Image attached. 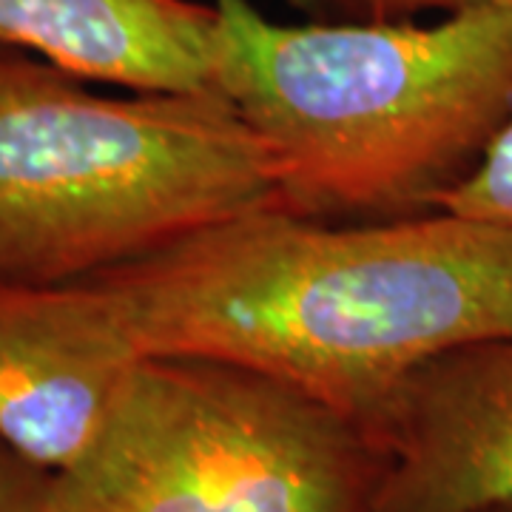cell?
Instances as JSON below:
<instances>
[{"label": "cell", "instance_id": "1", "mask_svg": "<svg viewBox=\"0 0 512 512\" xmlns=\"http://www.w3.org/2000/svg\"><path fill=\"white\" fill-rule=\"evenodd\" d=\"M134 350L220 359L370 421L447 350L512 336V228L262 208L94 274Z\"/></svg>", "mask_w": 512, "mask_h": 512}, {"label": "cell", "instance_id": "2", "mask_svg": "<svg viewBox=\"0 0 512 512\" xmlns=\"http://www.w3.org/2000/svg\"><path fill=\"white\" fill-rule=\"evenodd\" d=\"M220 94L268 148L282 208L311 220L433 211L512 117V0L436 23H276L214 0Z\"/></svg>", "mask_w": 512, "mask_h": 512}, {"label": "cell", "instance_id": "3", "mask_svg": "<svg viewBox=\"0 0 512 512\" xmlns=\"http://www.w3.org/2000/svg\"><path fill=\"white\" fill-rule=\"evenodd\" d=\"M262 208L274 163L228 97H106L0 46V282L86 279Z\"/></svg>", "mask_w": 512, "mask_h": 512}, {"label": "cell", "instance_id": "4", "mask_svg": "<svg viewBox=\"0 0 512 512\" xmlns=\"http://www.w3.org/2000/svg\"><path fill=\"white\" fill-rule=\"evenodd\" d=\"M384 453L365 421L254 367L146 356L55 512H373Z\"/></svg>", "mask_w": 512, "mask_h": 512}, {"label": "cell", "instance_id": "5", "mask_svg": "<svg viewBox=\"0 0 512 512\" xmlns=\"http://www.w3.org/2000/svg\"><path fill=\"white\" fill-rule=\"evenodd\" d=\"M143 356L92 276L0 282V439L63 473L100 439Z\"/></svg>", "mask_w": 512, "mask_h": 512}, {"label": "cell", "instance_id": "6", "mask_svg": "<svg viewBox=\"0 0 512 512\" xmlns=\"http://www.w3.org/2000/svg\"><path fill=\"white\" fill-rule=\"evenodd\" d=\"M367 427L384 453L373 512L512 504V336L416 367Z\"/></svg>", "mask_w": 512, "mask_h": 512}, {"label": "cell", "instance_id": "7", "mask_svg": "<svg viewBox=\"0 0 512 512\" xmlns=\"http://www.w3.org/2000/svg\"><path fill=\"white\" fill-rule=\"evenodd\" d=\"M0 46L131 92L220 94L217 6L194 0H0Z\"/></svg>", "mask_w": 512, "mask_h": 512}, {"label": "cell", "instance_id": "8", "mask_svg": "<svg viewBox=\"0 0 512 512\" xmlns=\"http://www.w3.org/2000/svg\"><path fill=\"white\" fill-rule=\"evenodd\" d=\"M433 211H453L512 228V117L495 134L476 168L444 191Z\"/></svg>", "mask_w": 512, "mask_h": 512}, {"label": "cell", "instance_id": "9", "mask_svg": "<svg viewBox=\"0 0 512 512\" xmlns=\"http://www.w3.org/2000/svg\"><path fill=\"white\" fill-rule=\"evenodd\" d=\"M0 512H55V473L0 439Z\"/></svg>", "mask_w": 512, "mask_h": 512}, {"label": "cell", "instance_id": "10", "mask_svg": "<svg viewBox=\"0 0 512 512\" xmlns=\"http://www.w3.org/2000/svg\"><path fill=\"white\" fill-rule=\"evenodd\" d=\"M481 3L507 0H325V15L336 12L342 20H404L421 12H458Z\"/></svg>", "mask_w": 512, "mask_h": 512}, {"label": "cell", "instance_id": "11", "mask_svg": "<svg viewBox=\"0 0 512 512\" xmlns=\"http://www.w3.org/2000/svg\"><path fill=\"white\" fill-rule=\"evenodd\" d=\"M296 9L311 12V15H325V0H291Z\"/></svg>", "mask_w": 512, "mask_h": 512}, {"label": "cell", "instance_id": "12", "mask_svg": "<svg viewBox=\"0 0 512 512\" xmlns=\"http://www.w3.org/2000/svg\"><path fill=\"white\" fill-rule=\"evenodd\" d=\"M481 512H512V504H498V507H490V510H481Z\"/></svg>", "mask_w": 512, "mask_h": 512}]
</instances>
